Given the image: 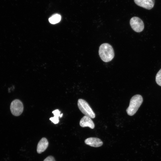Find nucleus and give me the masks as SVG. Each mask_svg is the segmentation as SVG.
<instances>
[{
    "label": "nucleus",
    "instance_id": "20e7f679",
    "mask_svg": "<svg viewBox=\"0 0 161 161\" xmlns=\"http://www.w3.org/2000/svg\"><path fill=\"white\" fill-rule=\"evenodd\" d=\"M130 24L132 29L136 32H140L144 30V22L138 17L134 16L131 18L130 21Z\"/></svg>",
    "mask_w": 161,
    "mask_h": 161
},
{
    "label": "nucleus",
    "instance_id": "39448f33",
    "mask_svg": "<svg viewBox=\"0 0 161 161\" xmlns=\"http://www.w3.org/2000/svg\"><path fill=\"white\" fill-rule=\"evenodd\" d=\"M23 103L19 100L15 99L11 103L10 111L12 114L15 116L20 115L23 112Z\"/></svg>",
    "mask_w": 161,
    "mask_h": 161
},
{
    "label": "nucleus",
    "instance_id": "9b49d317",
    "mask_svg": "<svg viewBox=\"0 0 161 161\" xmlns=\"http://www.w3.org/2000/svg\"><path fill=\"white\" fill-rule=\"evenodd\" d=\"M155 80L157 84L159 86H161V68L156 75Z\"/></svg>",
    "mask_w": 161,
    "mask_h": 161
},
{
    "label": "nucleus",
    "instance_id": "f03ea898",
    "mask_svg": "<svg viewBox=\"0 0 161 161\" xmlns=\"http://www.w3.org/2000/svg\"><path fill=\"white\" fill-rule=\"evenodd\" d=\"M143 101V98L141 95L137 94L133 96L131 99L129 106L126 110L128 114L131 116L135 114Z\"/></svg>",
    "mask_w": 161,
    "mask_h": 161
},
{
    "label": "nucleus",
    "instance_id": "f257e3e1",
    "mask_svg": "<svg viewBox=\"0 0 161 161\" xmlns=\"http://www.w3.org/2000/svg\"><path fill=\"white\" fill-rule=\"evenodd\" d=\"M99 54L101 59L106 62L112 61L114 56L112 47L107 43H103L100 45L99 48Z\"/></svg>",
    "mask_w": 161,
    "mask_h": 161
},
{
    "label": "nucleus",
    "instance_id": "9d476101",
    "mask_svg": "<svg viewBox=\"0 0 161 161\" xmlns=\"http://www.w3.org/2000/svg\"><path fill=\"white\" fill-rule=\"evenodd\" d=\"M61 19V16L58 14L52 16L49 19L50 23L52 24H55L59 22Z\"/></svg>",
    "mask_w": 161,
    "mask_h": 161
},
{
    "label": "nucleus",
    "instance_id": "0eeeda50",
    "mask_svg": "<svg viewBox=\"0 0 161 161\" xmlns=\"http://www.w3.org/2000/svg\"><path fill=\"white\" fill-rule=\"evenodd\" d=\"M85 143L90 146L95 147H100L103 144V142L100 139L93 137L86 139L85 140Z\"/></svg>",
    "mask_w": 161,
    "mask_h": 161
},
{
    "label": "nucleus",
    "instance_id": "f8f14e48",
    "mask_svg": "<svg viewBox=\"0 0 161 161\" xmlns=\"http://www.w3.org/2000/svg\"><path fill=\"white\" fill-rule=\"evenodd\" d=\"M49 120L55 124H57L59 122V117L56 116L50 117Z\"/></svg>",
    "mask_w": 161,
    "mask_h": 161
},
{
    "label": "nucleus",
    "instance_id": "1a4fd4ad",
    "mask_svg": "<svg viewBox=\"0 0 161 161\" xmlns=\"http://www.w3.org/2000/svg\"><path fill=\"white\" fill-rule=\"evenodd\" d=\"M48 144V142L46 138H42L38 143L37 146V153L41 154L47 148Z\"/></svg>",
    "mask_w": 161,
    "mask_h": 161
},
{
    "label": "nucleus",
    "instance_id": "4468645a",
    "mask_svg": "<svg viewBox=\"0 0 161 161\" xmlns=\"http://www.w3.org/2000/svg\"><path fill=\"white\" fill-rule=\"evenodd\" d=\"M44 161H55L54 157L51 156H49L46 158Z\"/></svg>",
    "mask_w": 161,
    "mask_h": 161
},
{
    "label": "nucleus",
    "instance_id": "6e6552de",
    "mask_svg": "<svg viewBox=\"0 0 161 161\" xmlns=\"http://www.w3.org/2000/svg\"><path fill=\"white\" fill-rule=\"evenodd\" d=\"M80 125L82 127H88L92 129H94L95 126L91 118L86 115L84 116L80 120Z\"/></svg>",
    "mask_w": 161,
    "mask_h": 161
},
{
    "label": "nucleus",
    "instance_id": "7ed1b4c3",
    "mask_svg": "<svg viewBox=\"0 0 161 161\" xmlns=\"http://www.w3.org/2000/svg\"><path fill=\"white\" fill-rule=\"evenodd\" d=\"M78 105L81 112L85 115L91 118H94L95 115L88 103L83 99H79L78 101Z\"/></svg>",
    "mask_w": 161,
    "mask_h": 161
},
{
    "label": "nucleus",
    "instance_id": "ddd939ff",
    "mask_svg": "<svg viewBox=\"0 0 161 161\" xmlns=\"http://www.w3.org/2000/svg\"><path fill=\"white\" fill-rule=\"evenodd\" d=\"M52 113L54 116H56L60 117H61L63 116V114H61V112L58 109H56L53 111Z\"/></svg>",
    "mask_w": 161,
    "mask_h": 161
},
{
    "label": "nucleus",
    "instance_id": "423d86ee",
    "mask_svg": "<svg viewBox=\"0 0 161 161\" xmlns=\"http://www.w3.org/2000/svg\"><path fill=\"white\" fill-rule=\"evenodd\" d=\"M138 6L147 10H151L154 7L155 0H134Z\"/></svg>",
    "mask_w": 161,
    "mask_h": 161
}]
</instances>
